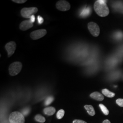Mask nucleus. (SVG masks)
Instances as JSON below:
<instances>
[{"mask_svg":"<svg viewBox=\"0 0 123 123\" xmlns=\"http://www.w3.org/2000/svg\"><path fill=\"white\" fill-rule=\"evenodd\" d=\"M94 9L97 14L101 17H106L110 13V10L106 4V0L96 1L94 4Z\"/></svg>","mask_w":123,"mask_h":123,"instance_id":"obj_1","label":"nucleus"},{"mask_svg":"<svg viewBox=\"0 0 123 123\" xmlns=\"http://www.w3.org/2000/svg\"><path fill=\"white\" fill-rule=\"evenodd\" d=\"M73 123H87L86 122L82 120H80V119H75L73 121Z\"/></svg>","mask_w":123,"mask_h":123,"instance_id":"obj_24","label":"nucleus"},{"mask_svg":"<svg viewBox=\"0 0 123 123\" xmlns=\"http://www.w3.org/2000/svg\"><path fill=\"white\" fill-rule=\"evenodd\" d=\"M37 20H38V22L39 23V24H42L43 22V19L42 17H41L40 16H38L37 17Z\"/></svg>","mask_w":123,"mask_h":123,"instance_id":"obj_23","label":"nucleus"},{"mask_svg":"<svg viewBox=\"0 0 123 123\" xmlns=\"http://www.w3.org/2000/svg\"><path fill=\"white\" fill-rule=\"evenodd\" d=\"M30 112V109L29 108H25L23 109L22 111V114L24 116H27L28 114H29Z\"/></svg>","mask_w":123,"mask_h":123,"instance_id":"obj_19","label":"nucleus"},{"mask_svg":"<svg viewBox=\"0 0 123 123\" xmlns=\"http://www.w3.org/2000/svg\"><path fill=\"white\" fill-rule=\"evenodd\" d=\"M33 26V23L30 20H25L21 22L20 24L19 28L22 31H26Z\"/></svg>","mask_w":123,"mask_h":123,"instance_id":"obj_9","label":"nucleus"},{"mask_svg":"<svg viewBox=\"0 0 123 123\" xmlns=\"http://www.w3.org/2000/svg\"><path fill=\"white\" fill-rule=\"evenodd\" d=\"M90 97L97 101H102L104 99V96L100 92H95L90 94Z\"/></svg>","mask_w":123,"mask_h":123,"instance_id":"obj_10","label":"nucleus"},{"mask_svg":"<svg viewBox=\"0 0 123 123\" xmlns=\"http://www.w3.org/2000/svg\"><path fill=\"white\" fill-rule=\"evenodd\" d=\"M103 123H111V122H110V121L109 120H108V119H106V120H104V121H103Z\"/></svg>","mask_w":123,"mask_h":123,"instance_id":"obj_26","label":"nucleus"},{"mask_svg":"<svg viewBox=\"0 0 123 123\" xmlns=\"http://www.w3.org/2000/svg\"><path fill=\"white\" fill-rule=\"evenodd\" d=\"M65 114V111L63 110H60L57 112V117L58 119H61L64 116V115Z\"/></svg>","mask_w":123,"mask_h":123,"instance_id":"obj_17","label":"nucleus"},{"mask_svg":"<svg viewBox=\"0 0 123 123\" xmlns=\"http://www.w3.org/2000/svg\"><path fill=\"white\" fill-rule=\"evenodd\" d=\"M38 12L37 8L35 7H29V8H23L21 10V14L22 17L24 18H30Z\"/></svg>","mask_w":123,"mask_h":123,"instance_id":"obj_4","label":"nucleus"},{"mask_svg":"<svg viewBox=\"0 0 123 123\" xmlns=\"http://www.w3.org/2000/svg\"><path fill=\"white\" fill-rule=\"evenodd\" d=\"M99 106L102 110V112L104 113V114H105V115H108L109 114V111L108 109L106 108L105 106L103 104H99Z\"/></svg>","mask_w":123,"mask_h":123,"instance_id":"obj_15","label":"nucleus"},{"mask_svg":"<svg viewBox=\"0 0 123 123\" xmlns=\"http://www.w3.org/2000/svg\"><path fill=\"white\" fill-rule=\"evenodd\" d=\"M35 119L37 121L40 123H44L46 120L44 117H43L40 114L37 115L35 117Z\"/></svg>","mask_w":123,"mask_h":123,"instance_id":"obj_16","label":"nucleus"},{"mask_svg":"<svg viewBox=\"0 0 123 123\" xmlns=\"http://www.w3.org/2000/svg\"><path fill=\"white\" fill-rule=\"evenodd\" d=\"M43 112L45 114L49 116H51L55 114L56 112V110L54 107H49L45 108L43 110Z\"/></svg>","mask_w":123,"mask_h":123,"instance_id":"obj_11","label":"nucleus"},{"mask_svg":"<svg viewBox=\"0 0 123 123\" xmlns=\"http://www.w3.org/2000/svg\"><path fill=\"white\" fill-rule=\"evenodd\" d=\"M10 123H24V116L19 112H13L12 113L9 118Z\"/></svg>","mask_w":123,"mask_h":123,"instance_id":"obj_2","label":"nucleus"},{"mask_svg":"<svg viewBox=\"0 0 123 123\" xmlns=\"http://www.w3.org/2000/svg\"><path fill=\"white\" fill-rule=\"evenodd\" d=\"M85 110L87 111L88 114L91 116H94L95 114V112L92 106L91 105H86L84 106Z\"/></svg>","mask_w":123,"mask_h":123,"instance_id":"obj_12","label":"nucleus"},{"mask_svg":"<svg viewBox=\"0 0 123 123\" xmlns=\"http://www.w3.org/2000/svg\"><path fill=\"white\" fill-rule=\"evenodd\" d=\"M90 8L87 7L84 9L80 14V16L82 17H86L88 16L90 14Z\"/></svg>","mask_w":123,"mask_h":123,"instance_id":"obj_14","label":"nucleus"},{"mask_svg":"<svg viewBox=\"0 0 123 123\" xmlns=\"http://www.w3.org/2000/svg\"><path fill=\"white\" fill-rule=\"evenodd\" d=\"M13 2L17 3H19V4H22L26 2V0H12Z\"/></svg>","mask_w":123,"mask_h":123,"instance_id":"obj_22","label":"nucleus"},{"mask_svg":"<svg viewBox=\"0 0 123 123\" xmlns=\"http://www.w3.org/2000/svg\"><path fill=\"white\" fill-rule=\"evenodd\" d=\"M47 34L45 29H39L33 31L30 33V37L32 39L37 40L43 37Z\"/></svg>","mask_w":123,"mask_h":123,"instance_id":"obj_7","label":"nucleus"},{"mask_svg":"<svg viewBox=\"0 0 123 123\" xmlns=\"http://www.w3.org/2000/svg\"><path fill=\"white\" fill-rule=\"evenodd\" d=\"M16 43L15 42L12 41L8 43L5 46V49L8 53V57H11L15 52L16 49Z\"/></svg>","mask_w":123,"mask_h":123,"instance_id":"obj_8","label":"nucleus"},{"mask_svg":"<svg viewBox=\"0 0 123 123\" xmlns=\"http://www.w3.org/2000/svg\"><path fill=\"white\" fill-rule=\"evenodd\" d=\"M54 100V98L52 96L49 97L45 100V105H49L50 104H51Z\"/></svg>","mask_w":123,"mask_h":123,"instance_id":"obj_18","label":"nucleus"},{"mask_svg":"<svg viewBox=\"0 0 123 123\" xmlns=\"http://www.w3.org/2000/svg\"><path fill=\"white\" fill-rule=\"evenodd\" d=\"M102 93L105 96L109 98H113L115 96V93L114 92H110V91L107 89H104L102 91Z\"/></svg>","mask_w":123,"mask_h":123,"instance_id":"obj_13","label":"nucleus"},{"mask_svg":"<svg viewBox=\"0 0 123 123\" xmlns=\"http://www.w3.org/2000/svg\"><path fill=\"white\" fill-rule=\"evenodd\" d=\"M88 27L91 34L95 37H98L100 33V28L96 23L90 22L88 23Z\"/></svg>","mask_w":123,"mask_h":123,"instance_id":"obj_5","label":"nucleus"},{"mask_svg":"<svg viewBox=\"0 0 123 123\" xmlns=\"http://www.w3.org/2000/svg\"><path fill=\"white\" fill-rule=\"evenodd\" d=\"M116 104L120 106V107H123V98H119L116 100Z\"/></svg>","mask_w":123,"mask_h":123,"instance_id":"obj_21","label":"nucleus"},{"mask_svg":"<svg viewBox=\"0 0 123 123\" xmlns=\"http://www.w3.org/2000/svg\"><path fill=\"white\" fill-rule=\"evenodd\" d=\"M30 18V21L32 23H33L35 21V17L34 15H32Z\"/></svg>","mask_w":123,"mask_h":123,"instance_id":"obj_25","label":"nucleus"},{"mask_svg":"<svg viewBox=\"0 0 123 123\" xmlns=\"http://www.w3.org/2000/svg\"><path fill=\"white\" fill-rule=\"evenodd\" d=\"M115 37L117 39H121L123 37V33L122 32L119 31L116 33L115 35Z\"/></svg>","mask_w":123,"mask_h":123,"instance_id":"obj_20","label":"nucleus"},{"mask_svg":"<svg viewBox=\"0 0 123 123\" xmlns=\"http://www.w3.org/2000/svg\"><path fill=\"white\" fill-rule=\"evenodd\" d=\"M56 7L58 10L61 11H67L70 9L71 6L70 3L66 1L61 0L58 1L56 3Z\"/></svg>","mask_w":123,"mask_h":123,"instance_id":"obj_6","label":"nucleus"},{"mask_svg":"<svg viewBox=\"0 0 123 123\" xmlns=\"http://www.w3.org/2000/svg\"><path fill=\"white\" fill-rule=\"evenodd\" d=\"M22 63L20 62H15L12 63L9 67V73L10 75L14 76L18 74L22 70Z\"/></svg>","mask_w":123,"mask_h":123,"instance_id":"obj_3","label":"nucleus"}]
</instances>
